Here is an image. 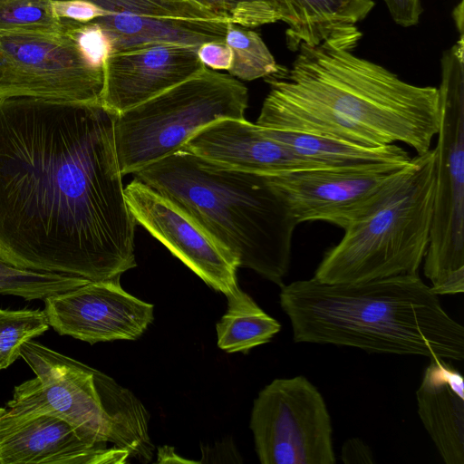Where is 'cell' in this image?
<instances>
[{
	"label": "cell",
	"instance_id": "1",
	"mask_svg": "<svg viewBox=\"0 0 464 464\" xmlns=\"http://www.w3.org/2000/svg\"><path fill=\"white\" fill-rule=\"evenodd\" d=\"M101 102L0 97V258L91 281L136 266L133 218Z\"/></svg>",
	"mask_w": 464,
	"mask_h": 464
},
{
	"label": "cell",
	"instance_id": "2",
	"mask_svg": "<svg viewBox=\"0 0 464 464\" xmlns=\"http://www.w3.org/2000/svg\"><path fill=\"white\" fill-rule=\"evenodd\" d=\"M356 25L301 44L288 69L265 78L270 91L256 124L375 148L402 142L418 155L438 133V88L416 86L353 54Z\"/></svg>",
	"mask_w": 464,
	"mask_h": 464
},
{
	"label": "cell",
	"instance_id": "3",
	"mask_svg": "<svg viewBox=\"0 0 464 464\" xmlns=\"http://www.w3.org/2000/svg\"><path fill=\"white\" fill-rule=\"evenodd\" d=\"M279 302L295 343L367 353L464 358V328L418 274L324 284L314 278L280 287Z\"/></svg>",
	"mask_w": 464,
	"mask_h": 464
},
{
	"label": "cell",
	"instance_id": "4",
	"mask_svg": "<svg viewBox=\"0 0 464 464\" xmlns=\"http://www.w3.org/2000/svg\"><path fill=\"white\" fill-rule=\"evenodd\" d=\"M196 219L237 259L279 287L298 225L268 176L231 169L180 150L134 173Z\"/></svg>",
	"mask_w": 464,
	"mask_h": 464
},
{
	"label": "cell",
	"instance_id": "5",
	"mask_svg": "<svg viewBox=\"0 0 464 464\" xmlns=\"http://www.w3.org/2000/svg\"><path fill=\"white\" fill-rule=\"evenodd\" d=\"M435 195V150L411 159L382 199L344 229L313 278L324 284L418 274L429 242Z\"/></svg>",
	"mask_w": 464,
	"mask_h": 464
},
{
	"label": "cell",
	"instance_id": "6",
	"mask_svg": "<svg viewBox=\"0 0 464 464\" xmlns=\"http://www.w3.org/2000/svg\"><path fill=\"white\" fill-rule=\"evenodd\" d=\"M35 377L14 389L6 407L18 413L58 416L100 442L148 462L153 455L149 415L134 394L112 378L35 341L21 355Z\"/></svg>",
	"mask_w": 464,
	"mask_h": 464
},
{
	"label": "cell",
	"instance_id": "7",
	"mask_svg": "<svg viewBox=\"0 0 464 464\" xmlns=\"http://www.w3.org/2000/svg\"><path fill=\"white\" fill-rule=\"evenodd\" d=\"M247 88L230 74L201 72L117 115L114 139L121 175L183 150L200 130L245 119Z\"/></svg>",
	"mask_w": 464,
	"mask_h": 464
},
{
	"label": "cell",
	"instance_id": "8",
	"mask_svg": "<svg viewBox=\"0 0 464 464\" xmlns=\"http://www.w3.org/2000/svg\"><path fill=\"white\" fill-rule=\"evenodd\" d=\"M464 36L441 58L435 195L423 273L438 295L464 291Z\"/></svg>",
	"mask_w": 464,
	"mask_h": 464
},
{
	"label": "cell",
	"instance_id": "9",
	"mask_svg": "<svg viewBox=\"0 0 464 464\" xmlns=\"http://www.w3.org/2000/svg\"><path fill=\"white\" fill-rule=\"evenodd\" d=\"M65 21L58 32L0 33V97L101 102L102 68L85 58Z\"/></svg>",
	"mask_w": 464,
	"mask_h": 464
},
{
	"label": "cell",
	"instance_id": "10",
	"mask_svg": "<svg viewBox=\"0 0 464 464\" xmlns=\"http://www.w3.org/2000/svg\"><path fill=\"white\" fill-rule=\"evenodd\" d=\"M262 464H334L333 425L319 390L304 376L277 378L254 401L250 417Z\"/></svg>",
	"mask_w": 464,
	"mask_h": 464
},
{
	"label": "cell",
	"instance_id": "11",
	"mask_svg": "<svg viewBox=\"0 0 464 464\" xmlns=\"http://www.w3.org/2000/svg\"><path fill=\"white\" fill-rule=\"evenodd\" d=\"M408 163L303 169L268 179L298 224L324 221L344 230L374 208Z\"/></svg>",
	"mask_w": 464,
	"mask_h": 464
},
{
	"label": "cell",
	"instance_id": "12",
	"mask_svg": "<svg viewBox=\"0 0 464 464\" xmlns=\"http://www.w3.org/2000/svg\"><path fill=\"white\" fill-rule=\"evenodd\" d=\"M87 1L102 10L91 23L105 32L111 53L153 44L223 42L230 23L198 0Z\"/></svg>",
	"mask_w": 464,
	"mask_h": 464
},
{
	"label": "cell",
	"instance_id": "13",
	"mask_svg": "<svg viewBox=\"0 0 464 464\" xmlns=\"http://www.w3.org/2000/svg\"><path fill=\"white\" fill-rule=\"evenodd\" d=\"M136 220L214 290L237 288L236 257L175 202L134 178L124 188Z\"/></svg>",
	"mask_w": 464,
	"mask_h": 464
},
{
	"label": "cell",
	"instance_id": "14",
	"mask_svg": "<svg viewBox=\"0 0 464 464\" xmlns=\"http://www.w3.org/2000/svg\"><path fill=\"white\" fill-rule=\"evenodd\" d=\"M44 301L54 331L91 344L136 340L154 319L153 305L127 293L120 280H89Z\"/></svg>",
	"mask_w": 464,
	"mask_h": 464
},
{
	"label": "cell",
	"instance_id": "15",
	"mask_svg": "<svg viewBox=\"0 0 464 464\" xmlns=\"http://www.w3.org/2000/svg\"><path fill=\"white\" fill-rule=\"evenodd\" d=\"M129 458L58 416L0 407V464H116Z\"/></svg>",
	"mask_w": 464,
	"mask_h": 464
},
{
	"label": "cell",
	"instance_id": "16",
	"mask_svg": "<svg viewBox=\"0 0 464 464\" xmlns=\"http://www.w3.org/2000/svg\"><path fill=\"white\" fill-rule=\"evenodd\" d=\"M198 48L153 44L111 53L102 63L101 103L120 114L196 76L206 68Z\"/></svg>",
	"mask_w": 464,
	"mask_h": 464
},
{
	"label": "cell",
	"instance_id": "17",
	"mask_svg": "<svg viewBox=\"0 0 464 464\" xmlns=\"http://www.w3.org/2000/svg\"><path fill=\"white\" fill-rule=\"evenodd\" d=\"M183 150L225 168L266 176L332 168L295 154L246 119L215 121L197 132Z\"/></svg>",
	"mask_w": 464,
	"mask_h": 464
},
{
	"label": "cell",
	"instance_id": "18",
	"mask_svg": "<svg viewBox=\"0 0 464 464\" xmlns=\"http://www.w3.org/2000/svg\"><path fill=\"white\" fill-rule=\"evenodd\" d=\"M416 392L418 415L446 464H464V382L449 360L432 357Z\"/></svg>",
	"mask_w": 464,
	"mask_h": 464
},
{
	"label": "cell",
	"instance_id": "19",
	"mask_svg": "<svg viewBox=\"0 0 464 464\" xmlns=\"http://www.w3.org/2000/svg\"><path fill=\"white\" fill-rule=\"evenodd\" d=\"M287 24L289 49L301 44H317L339 30L363 20L374 6L372 0H276Z\"/></svg>",
	"mask_w": 464,
	"mask_h": 464
},
{
	"label": "cell",
	"instance_id": "20",
	"mask_svg": "<svg viewBox=\"0 0 464 464\" xmlns=\"http://www.w3.org/2000/svg\"><path fill=\"white\" fill-rule=\"evenodd\" d=\"M262 130L295 154L329 167L372 162L407 163L411 159L406 150L395 144L368 148L299 131L266 127H262Z\"/></svg>",
	"mask_w": 464,
	"mask_h": 464
},
{
	"label": "cell",
	"instance_id": "21",
	"mask_svg": "<svg viewBox=\"0 0 464 464\" xmlns=\"http://www.w3.org/2000/svg\"><path fill=\"white\" fill-rule=\"evenodd\" d=\"M227 298V309L216 326L221 350L246 353L269 343L281 330L280 323L239 287Z\"/></svg>",
	"mask_w": 464,
	"mask_h": 464
},
{
	"label": "cell",
	"instance_id": "22",
	"mask_svg": "<svg viewBox=\"0 0 464 464\" xmlns=\"http://www.w3.org/2000/svg\"><path fill=\"white\" fill-rule=\"evenodd\" d=\"M225 43L232 51V63L227 70L235 78L253 81L275 73L279 65L260 37L248 28L229 23Z\"/></svg>",
	"mask_w": 464,
	"mask_h": 464
},
{
	"label": "cell",
	"instance_id": "23",
	"mask_svg": "<svg viewBox=\"0 0 464 464\" xmlns=\"http://www.w3.org/2000/svg\"><path fill=\"white\" fill-rule=\"evenodd\" d=\"M88 281L78 276L18 268L0 258V295L44 300Z\"/></svg>",
	"mask_w": 464,
	"mask_h": 464
},
{
	"label": "cell",
	"instance_id": "24",
	"mask_svg": "<svg viewBox=\"0 0 464 464\" xmlns=\"http://www.w3.org/2000/svg\"><path fill=\"white\" fill-rule=\"evenodd\" d=\"M49 327L44 310L0 309V370L20 357L21 347L26 341L42 335Z\"/></svg>",
	"mask_w": 464,
	"mask_h": 464
},
{
	"label": "cell",
	"instance_id": "25",
	"mask_svg": "<svg viewBox=\"0 0 464 464\" xmlns=\"http://www.w3.org/2000/svg\"><path fill=\"white\" fill-rule=\"evenodd\" d=\"M53 0H0V33L58 32L66 21L53 10Z\"/></svg>",
	"mask_w": 464,
	"mask_h": 464
},
{
	"label": "cell",
	"instance_id": "26",
	"mask_svg": "<svg viewBox=\"0 0 464 464\" xmlns=\"http://www.w3.org/2000/svg\"><path fill=\"white\" fill-rule=\"evenodd\" d=\"M230 23L246 28L283 21L276 0H198Z\"/></svg>",
	"mask_w": 464,
	"mask_h": 464
},
{
	"label": "cell",
	"instance_id": "27",
	"mask_svg": "<svg viewBox=\"0 0 464 464\" xmlns=\"http://www.w3.org/2000/svg\"><path fill=\"white\" fill-rule=\"evenodd\" d=\"M67 22L68 31L85 58L95 67L102 68L104 59L111 53V45L105 32L94 23Z\"/></svg>",
	"mask_w": 464,
	"mask_h": 464
},
{
	"label": "cell",
	"instance_id": "28",
	"mask_svg": "<svg viewBox=\"0 0 464 464\" xmlns=\"http://www.w3.org/2000/svg\"><path fill=\"white\" fill-rule=\"evenodd\" d=\"M53 10L60 19L82 24L91 23L102 14V10L87 0H53Z\"/></svg>",
	"mask_w": 464,
	"mask_h": 464
},
{
	"label": "cell",
	"instance_id": "29",
	"mask_svg": "<svg viewBox=\"0 0 464 464\" xmlns=\"http://www.w3.org/2000/svg\"><path fill=\"white\" fill-rule=\"evenodd\" d=\"M197 53L203 64L212 70H228L232 63V51L225 41L204 43Z\"/></svg>",
	"mask_w": 464,
	"mask_h": 464
},
{
	"label": "cell",
	"instance_id": "30",
	"mask_svg": "<svg viewBox=\"0 0 464 464\" xmlns=\"http://www.w3.org/2000/svg\"><path fill=\"white\" fill-rule=\"evenodd\" d=\"M394 22L404 27L419 22L422 12L420 0H383Z\"/></svg>",
	"mask_w": 464,
	"mask_h": 464
},
{
	"label": "cell",
	"instance_id": "31",
	"mask_svg": "<svg viewBox=\"0 0 464 464\" xmlns=\"http://www.w3.org/2000/svg\"><path fill=\"white\" fill-rule=\"evenodd\" d=\"M341 459L347 464L373 463L370 447L359 438H351L343 443Z\"/></svg>",
	"mask_w": 464,
	"mask_h": 464
},
{
	"label": "cell",
	"instance_id": "32",
	"mask_svg": "<svg viewBox=\"0 0 464 464\" xmlns=\"http://www.w3.org/2000/svg\"><path fill=\"white\" fill-rule=\"evenodd\" d=\"M457 28L460 34H463V2L461 1L459 6L455 9L454 13Z\"/></svg>",
	"mask_w": 464,
	"mask_h": 464
}]
</instances>
